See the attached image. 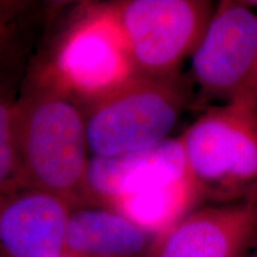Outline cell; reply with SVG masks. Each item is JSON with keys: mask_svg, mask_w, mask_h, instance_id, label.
Returning <instances> with one entry per match:
<instances>
[{"mask_svg": "<svg viewBox=\"0 0 257 257\" xmlns=\"http://www.w3.org/2000/svg\"><path fill=\"white\" fill-rule=\"evenodd\" d=\"M191 176L181 138L112 157L91 156L86 187L93 205L111 207L115 201L154 186Z\"/></svg>", "mask_w": 257, "mask_h": 257, "instance_id": "obj_9", "label": "cell"}, {"mask_svg": "<svg viewBox=\"0 0 257 257\" xmlns=\"http://www.w3.org/2000/svg\"><path fill=\"white\" fill-rule=\"evenodd\" d=\"M243 3L250 9H252V10L257 9V0H248V2H246V0H244Z\"/></svg>", "mask_w": 257, "mask_h": 257, "instance_id": "obj_14", "label": "cell"}, {"mask_svg": "<svg viewBox=\"0 0 257 257\" xmlns=\"http://www.w3.org/2000/svg\"><path fill=\"white\" fill-rule=\"evenodd\" d=\"M37 68L83 108L138 75L113 3L80 8Z\"/></svg>", "mask_w": 257, "mask_h": 257, "instance_id": "obj_3", "label": "cell"}, {"mask_svg": "<svg viewBox=\"0 0 257 257\" xmlns=\"http://www.w3.org/2000/svg\"><path fill=\"white\" fill-rule=\"evenodd\" d=\"M72 205L49 193L0 195V257H66Z\"/></svg>", "mask_w": 257, "mask_h": 257, "instance_id": "obj_8", "label": "cell"}, {"mask_svg": "<svg viewBox=\"0 0 257 257\" xmlns=\"http://www.w3.org/2000/svg\"><path fill=\"white\" fill-rule=\"evenodd\" d=\"M257 243V193L198 207L159 237L147 257H248Z\"/></svg>", "mask_w": 257, "mask_h": 257, "instance_id": "obj_7", "label": "cell"}, {"mask_svg": "<svg viewBox=\"0 0 257 257\" xmlns=\"http://www.w3.org/2000/svg\"><path fill=\"white\" fill-rule=\"evenodd\" d=\"M157 237L113 208L73 207L66 229L67 257H147Z\"/></svg>", "mask_w": 257, "mask_h": 257, "instance_id": "obj_10", "label": "cell"}, {"mask_svg": "<svg viewBox=\"0 0 257 257\" xmlns=\"http://www.w3.org/2000/svg\"><path fill=\"white\" fill-rule=\"evenodd\" d=\"M204 201L191 176L154 186L115 201L110 208L159 237Z\"/></svg>", "mask_w": 257, "mask_h": 257, "instance_id": "obj_11", "label": "cell"}, {"mask_svg": "<svg viewBox=\"0 0 257 257\" xmlns=\"http://www.w3.org/2000/svg\"><path fill=\"white\" fill-rule=\"evenodd\" d=\"M14 134L22 189L56 195L72 207L93 205L85 108L37 67L15 99Z\"/></svg>", "mask_w": 257, "mask_h": 257, "instance_id": "obj_1", "label": "cell"}, {"mask_svg": "<svg viewBox=\"0 0 257 257\" xmlns=\"http://www.w3.org/2000/svg\"><path fill=\"white\" fill-rule=\"evenodd\" d=\"M14 96L0 83V195L21 191L14 134Z\"/></svg>", "mask_w": 257, "mask_h": 257, "instance_id": "obj_12", "label": "cell"}, {"mask_svg": "<svg viewBox=\"0 0 257 257\" xmlns=\"http://www.w3.org/2000/svg\"><path fill=\"white\" fill-rule=\"evenodd\" d=\"M3 61H4V57H3V56H0V67H2V63H3ZM0 76H2V74H0ZM0 81H2V80H0Z\"/></svg>", "mask_w": 257, "mask_h": 257, "instance_id": "obj_15", "label": "cell"}, {"mask_svg": "<svg viewBox=\"0 0 257 257\" xmlns=\"http://www.w3.org/2000/svg\"><path fill=\"white\" fill-rule=\"evenodd\" d=\"M250 257H257V252L255 253V255H252V256H250Z\"/></svg>", "mask_w": 257, "mask_h": 257, "instance_id": "obj_16", "label": "cell"}, {"mask_svg": "<svg viewBox=\"0 0 257 257\" xmlns=\"http://www.w3.org/2000/svg\"><path fill=\"white\" fill-rule=\"evenodd\" d=\"M197 104L250 94L257 100V15L243 2L224 0L192 55Z\"/></svg>", "mask_w": 257, "mask_h": 257, "instance_id": "obj_6", "label": "cell"}, {"mask_svg": "<svg viewBox=\"0 0 257 257\" xmlns=\"http://www.w3.org/2000/svg\"><path fill=\"white\" fill-rule=\"evenodd\" d=\"M24 9L23 3L0 2V56L8 55L17 29V18Z\"/></svg>", "mask_w": 257, "mask_h": 257, "instance_id": "obj_13", "label": "cell"}, {"mask_svg": "<svg viewBox=\"0 0 257 257\" xmlns=\"http://www.w3.org/2000/svg\"><path fill=\"white\" fill-rule=\"evenodd\" d=\"M188 173L204 201L257 193V100L250 94L207 106L180 136Z\"/></svg>", "mask_w": 257, "mask_h": 257, "instance_id": "obj_2", "label": "cell"}, {"mask_svg": "<svg viewBox=\"0 0 257 257\" xmlns=\"http://www.w3.org/2000/svg\"><path fill=\"white\" fill-rule=\"evenodd\" d=\"M66 257H67V256H66Z\"/></svg>", "mask_w": 257, "mask_h": 257, "instance_id": "obj_17", "label": "cell"}, {"mask_svg": "<svg viewBox=\"0 0 257 257\" xmlns=\"http://www.w3.org/2000/svg\"><path fill=\"white\" fill-rule=\"evenodd\" d=\"M138 75H178L204 37L214 8L205 0L113 3Z\"/></svg>", "mask_w": 257, "mask_h": 257, "instance_id": "obj_5", "label": "cell"}, {"mask_svg": "<svg viewBox=\"0 0 257 257\" xmlns=\"http://www.w3.org/2000/svg\"><path fill=\"white\" fill-rule=\"evenodd\" d=\"M193 101L191 82L180 74L137 75L85 108L89 154L112 157L165 142Z\"/></svg>", "mask_w": 257, "mask_h": 257, "instance_id": "obj_4", "label": "cell"}]
</instances>
